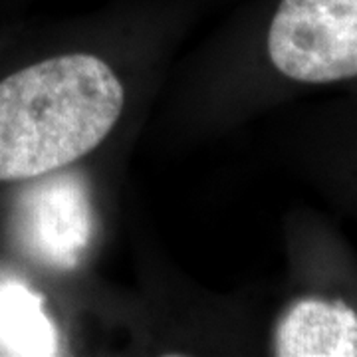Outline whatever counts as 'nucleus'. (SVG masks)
<instances>
[{
  "mask_svg": "<svg viewBox=\"0 0 357 357\" xmlns=\"http://www.w3.org/2000/svg\"><path fill=\"white\" fill-rule=\"evenodd\" d=\"M123 86L89 54L28 66L0 82V181L54 173L89 153L114 129Z\"/></svg>",
  "mask_w": 357,
  "mask_h": 357,
  "instance_id": "nucleus-1",
  "label": "nucleus"
},
{
  "mask_svg": "<svg viewBox=\"0 0 357 357\" xmlns=\"http://www.w3.org/2000/svg\"><path fill=\"white\" fill-rule=\"evenodd\" d=\"M276 70L296 82L357 77V0H282L268 32Z\"/></svg>",
  "mask_w": 357,
  "mask_h": 357,
  "instance_id": "nucleus-2",
  "label": "nucleus"
},
{
  "mask_svg": "<svg viewBox=\"0 0 357 357\" xmlns=\"http://www.w3.org/2000/svg\"><path fill=\"white\" fill-rule=\"evenodd\" d=\"M93 227L88 187L76 173H60L30 185L14 208L20 248L56 270L79 264L93 238Z\"/></svg>",
  "mask_w": 357,
  "mask_h": 357,
  "instance_id": "nucleus-3",
  "label": "nucleus"
},
{
  "mask_svg": "<svg viewBox=\"0 0 357 357\" xmlns=\"http://www.w3.org/2000/svg\"><path fill=\"white\" fill-rule=\"evenodd\" d=\"M280 357H357V314L344 302L306 298L296 302L276 328Z\"/></svg>",
  "mask_w": 357,
  "mask_h": 357,
  "instance_id": "nucleus-4",
  "label": "nucleus"
},
{
  "mask_svg": "<svg viewBox=\"0 0 357 357\" xmlns=\"http://www.w3.org/2000/svg\"><path fill=\"white\" fill-rule=\"evenodd\" d=\"M60 337L44 312V300L28 284L0 280V354L2 356H56Z\"/></svg>",
  "mask_w": 357,
  "mask_h": 357,
  "instance_id": "nucleus-5",
  "label": "nucleus"
}]
</instances>
